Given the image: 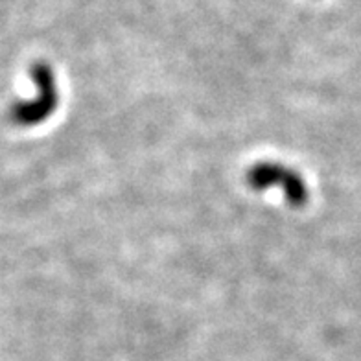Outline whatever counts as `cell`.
I'll use <instances>...</instances> for the list:
<instances>
[{
	"label": "cell",
	"mask_w": 361,
	"mask_h": 361,
	"mask_svg": "<svg viewBox=\"0 0 361 361\" xmlns=\"http://www.w3.org/2000/svg\"><path fill=\"white\" fill-rule=\"evenodd\" d=\"M245 180L251 190L264 192L271 186L282 188L286 195V203L300 209L310 200V190L305 177L293 168L282 166L279 162H257L245 173Z\"/></svg>",
	"instance_id": "cell-2"
},
{
	"label": "cell",
	"mask_w": 361,
	"mask_h": 361,
	"mask_svg": "<svg viewBox=\"0 0 361 361\" xmlns=\"http://www.w3.org/2000/svg\"><path fill=\"white\" fill-rule=\"evenodd\" d=\"M30 78L37 94L32 100H19L10 107V118L20 128H35L47 122L59 105L56 72L47 61H35L30 67Z\"/></svg>",
	"instance_id": "cell-1"
}]
</instances>
